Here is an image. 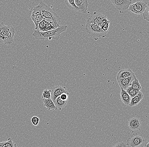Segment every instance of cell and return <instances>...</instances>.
Masks as SVG:
<instances>
[{
	"label": "cell",
	"mask_w": 149,
	"mask_h": 147,
	"mask_svg": "<svg viewBox=\"0 0 149 147\" xmlns=\"http://www.w3.org/2000/svg\"><path fill=\"white\" fill-rule=\"evenodd\" d=\"M67 26L64 25L60 26L59 27L55 29L44 32H40L35 30L32 36L37 40H51L55 39L58 40L59 39L61 33L67 30Z\"/></svg>",
	"instance_id": "cell-1"
},
{
	"label": "cell",
	"mask_w": 149,
	"mask_h": 147,
	"mask_svg": "<svg viewBox=\"0 0 149 147\" xmlns=\"http://www.w3.org/2000/svg\"><path fill=\"white\" fill-rule=\"evenodd\" d=\"M15 31V28L11 26H5L2 22L0 24V42L5 45L13 43Z\"/></svg>",
	"instance_id": "cell-2"
},
{
	"label": "cell",
	"mask_w": 149,
	"mask_h": 147,
	"mask_svg": "<svg viewBox=\"0 0 149 147\" xmlns=\"http://www.w3.org/2000/svg\"><path fill=\"white\" fill-rule=\"evenodd\" d=\"M85 29L87 34L95 40H97L100 38H105L108 33L103 31L99 26L87 23L86 24Z\"/></svg>",
	"instance_id": "cell-3"
},
{
	"label": "cell",
	"mask_w": 149,
	"mask_h": 147,
	"mask_svg": "<svg viewBox=\"0 0 149 147\" xmlns=\"http://www.w3.org/2000/svg\"><path fill=\"white\" fill-rule=\"evenodd\" d=\"M38 5L40 6L42 16L44 19L53 20L60 24L61 20L60 17L50 7L42 2H40Z\"/></svg>",
	"instance_id": "cell-4"
},
{
	"label": "cell",
	"mask_w": 149,
	"mask_h": 147,
	"mask_svg": "<svg viewBox=\"0 0 149 147\" xmlns=\"http://www.w3.org/2000/svg\"><path fill=\"white\" fill-rule=\"evenodd\" d=\"M149 5V1L140 0L130 4L128 10L134 14L141 15Z\"/></svg>",
	"instance_id": "cell-5"
},
{
	"label": "cell",
	"mask_w": 149,
	"mask_h": 147,
	"mask_svg": "<svg viewBox=\"0 0 149 147\" xmlns=\"http://www.w3.org/2000/svg\"><path fill=\"white\" fill-rule=\"evenodd\" d=\"M31 18L35 24V30H37L40 23L44 19L42 16L40 6L38 5L33 8Z\"/></svg>",
	"instance_id": "cell-6"
},
{
	"label": "cell",
	"mask_w": 149,
	"mask_h": 147,
	"mask_svg": "<svg viewBox=\"0 0 149 147\" xmlns=\"http://www.w3.org/2000/svg\"><path fill=\"white\" fill-rule=\"evenodd\" d=\"M111 2L121 14L123 13L125 10H128L132 3V1L130 0H111Z\"/></svg>",
	"instance_id": "cell-7"
},
{
	"label": "cell",
	"mask_w": 149,
	"mask_h": 147,
	"mask_svg": "<svg viewBox=\"0 0 149 147\" xmlns=\"http://www.w3.org/2000/svg\"><path fill=\"white\" fill-rule=\"evenodd\" d=\"M144 141V137L141 135H134L128 138L126 144L127 147H138Z\"/></svg>",
	"instance_id": "cell-8"
},
{
	"label": "cell",
	"mask_w": 149,
	"mask_h": 147,
	"mask_svg": "<svg viewBox=\"0 0 149 147\" xmlns=\"http://www.w3.org/2000/svg\"><path fill=\"white\" fill-rule=\"evenodd\" d=\"M64 93L69 95V93L68 92L66 87L61 85L56 86L51 90V99L54 102L57 98Z\"/></svg>",
	"instance_id": "cell-9"
},
{
	"label": "cell",
	"mask_w": 149,
	"mask_h": 147,
	"mask_svg": "<svg viewBox=\"0 0 149 147\" xmlns=\"http://www.w3.org/2000/svg\"><path fill=\"white\" fill-rule=\"evenodd\" d=\"M107 18V16L101 13H94L93 15L88 16L86 23L88 24L99 26L101 21L104 19Z\"/></svg>",
	"instance_id": "cell-10"
},
{
	"label": "cell",
	"mask_w": 149,
	"mask_h": 147,
	"mask_svg": "<svg viewBox=\"0 0 149 147\" xmlns=\"http://www.w3.org/2000/svg\"><path fill=\"white\" fill-rule=\"evenodd\" d=\"M136 79V77L134 73L132 76L130 77L125 78V79H118L117 80V81L120 88H122L123 90H126L128 87L131 86L132 82Z\"/></svg>",
	"instance_id": "cell-11"
},
{
	"label": "cell",
	"mask_w": 149,
	"mask_h": 147,
	"mask_svg": "<svg viewBox=\"0 0 149 147\" xmlns=\"http://www.w3.org/2000/svg\"><path fill=\"white\" fill-rule=\"evenodd\" d=\"M76 6L79 8V12L86 14L88 5L87 0H75L74 1Z\"/></svg>",
	"instance_id": "cell-12"
},
{
	"label": "cell",
	"mask_w": 149,
	"mask_h": 147,
	"mask_svg": "<svg viewBox=\"0 0 149 147\" xmlns=\"http://www.w3.org/2000/svg\"><path fill=\"white\" fill-rule=\"evenodd\" d=\"M128 126L131 130L134 131L140 130L141 124L139 119L137 118H133L128 121Z\"/></svg>",
	"instance_id": "cell-13"
},
{
	"label": "cell",
	"mask_w": 149,
	"mask_h": 147,
	"mask_svg": "<svg viewBox=\"0 0 149 147\" xmlns=\"http://www.w3.org/2000/svg\"><path fill=\"white\" fill-rule=\"evenodd\" d=\"M53 29H55L51 24L43 19L39 24L38 28L36 30L40 32H44L50 31Z\"/></svg>",
	"instance_id": "cell-14"
},
{
	"label": "cell",
	"mask_w": 149,
	"mask_h": 147,
	"mask_svg": "<svg viewBox=\"0 0 149 147\" xmlns=\"http://www.w3.org/2000/svg\"><path fill=\"white\" fill-rule=\"evenodd\" d=\"M134 73L133 71L130 69L122 70L117 73L116 79H121L128 78L132 76Z\"/></svg>",
	"instance_id": "cell-15"
},
{
	"label": "cell",
	"mask_w": 149,
	"mask_h": 147,
	"mask_svg": "<svg viewBox=\"0 0 149 147\" xmlns=\"http://www.w3.org/2000/svg\"><path fill=\"white\" fill-rule=\"evenodd\" d=\"M144 97V95L142 92L140 91L133 98H131L129 106L131 107H135L138 105L141 101L142 100Z\"/></svg>",
	"instance_id": "cell-16"
},
{
	"label": "cell",
	"mask_w": 149,
	"mask_h": 147,
	"mask_svg": "<svg viewBox=\"0 0 149 147\" xmlns=\"http://www.w3.org/2000/svg\"><path fill=\"white\" fill-rule=\"evenodd\" d=\"M120 97L122 102L125 105H130L131 98L125 90L121 88Z\"/></svg>",
	"instance_id": "cell-17"
},
{
	"label": "cell",
	"mask_w": 149,
	"mask_h": 147,
	"mask_svg": "<svg viewBox=\"0 0 149 147\" xmlns=\"http://www.w3.org/2000/svg\"><path fill=\"white\" fill-rule=\"evenodd\" d=\"M44 106L47 110H56L57 108L54 105V101L51 99H42Z\"/></svg>",
	"instance_id": "cell-18"
},
{
	"label": "cell",
	"mask_w": 149,
	"mask_h": 147,
	"mask_svg": "<svg viewBox=\"0 0 149 147\" xmlns=\"http://www.w3.org/2000/svg\"><path fill=\"white\" fill-rule=\"evenodd\" d=\"M54 102L57 108L58 109L61 110L62 108L65 107V106L67 105L68 101L62 100L61 99L60 96H59L56 99L54 100Z\"/></svg>",
	"instance_id": "cell-19"
},
{
	"label": "cell",
	"mask_w": 149,
	"mask_h": 147,
	"mask_svg": "<svg viewBox=\"0 0 149 147\" xmlns=\"http://www.w3.org/2000/svg\"><path fill=\"white\" fill-rule=\"evenodd\" d=\"M65 2L66 5L70 9L79 12V8L76 6L74 0H66L65 1Z\"/></svg>",
	"instance_id": "cell-20"
},
{
	"label": "cell",
	"mask_w": 149,
	"mask_h": 147,
	"mask_svg": "<svg viewBox=\"0 0 149 147\" xmlns=\"http://www.w3.org/2000/svg\"><path fill=\"white\" fill-rule=\"evenodd\" d=\"M15 144L12 139L9 138L7 141L0 142V147H15Z\"/></svg>",
	"instance_id": "cell-21"
},
{
	"label": "cell",
	"mask_w": 149,
	"mask_h": 147,
	"mask_svg": "<svg viewBox=\"0 0 149 147\" xmlns=\"http://www.w3.org/2000/svg\"><path fill=\"white\" fill-rule=\"evenodd\" d=\"M130 86H131V88H133L134 90H138V91H140L141 89V85L139 81L137 78L132 82Z\"/></svg>",
	"instance_id": "cell-22"
},
{
	"label": "cell",
	"mask_w": 149,
	"mask_h": 147,
	"mask_svg": "<svg viewBox=\"0 0 149 147\" xmlns=\"http://www.w3.org/2000/svg\"><path fill=\"white\" fill-rule=\"evenodd\" d=\"M125 91L128 94V95L130 96L131 98H133L136 95L139 93L140 91L134 90L133 88H131L130 86L128 87Z\"/></svg>",
	"instance_id": "cell-23"
},
{
	"label": "cell",
	"mask_w": 149,
	"mask_h": 147,
	"mask_svg": "<svg viewBox=\"0 0 149 147\" xmlns=\"http://www.w3.org/2000/svg\"><path fill=\"white\" fill-rule=\"evenodd\" d=\"M51 90L45 89L44 90L42 95V99H51Z\"/></svg>",
	"instance_id": "cell-24"
},
{
	"label": "cell",
	"mask_w": 149,
	"mask_h": 147,
	"mask_svg": "<svg viewBox=\"0 0 149 147\" xmlns=\"http://www.w3.org/2000/svg\"><path fill=\"white\" fill-rule=\"evenodd\" d=\"M142 15H143V18L144 20L149 22V5L146 8L145 11L142 14Z\"/></svg>",
	"instance_id": "cell-25"
},
{
	"label": "cell",
	"mask_w": 149,
	"mask_h": 147,
	"mask_svg": "<svg viewBox=\"0 0 149 147\" xmlns=\"http://www.w3.org/2000/svg\"><path fill=\"white\" fill-rule=\"evenodd\" d=\"M31 123L34 126H37L40 122V118L37 116H33L31 119Z\"/></svg>",
	"instance_id": "cell-26"
},
{
	"label": "cell",
	"mask_w": 149,
	"mask_h": 147,
	"mask_svg": "<svg viewBox=\"0 0 149 147\" xmlns=\"http://www.w3.org/2000/svg\"><path fill=\"white\" fill-rule=\"evenodd\" d=\"M110 23V21H109L108 23H107L106 25H104L103 27L101 28L102 31L104 32H107V33H108V31H109V24Z\"/></svg>",
	"instance_id": "cell-27"
},
{
	"label": "cell",
	"mask_w": 149,
	"mask_h": 147,
	"mask_svg": "<svg viewBox=\"0 0 149 147\" xmlns=\"http://www.w3.org/2000/svg\"><path fill=\"white\" fill-rule=\"evenodd\" d=\"M113 147H127L126 144L123 142H118L115 144Z\"/></svg>",
	"instance_id": "cell-28"
},
{
	"label": "cell",
	"mask_w": 149,
	"mask_h": 147,
	"mask_svg": "<svg viewBox=\"0 0 149 147\" xmlns=\"http://www.w3.org/2000/svg\"><path fill=\"white\" fill-rule=\"evenodd\" d=\"M69 95L67 94L64 93L61 95L60 97L61 99L64 101H68V98Z\"/></svg>",
	"instance_id": "cell-29"
},
{
	"label": "cell",
	"mask_w": 149,
	"mask_h": 147,
	"mask_svg": "<svg viewBox=\"0 0 149 147\" xmlns=\"http://www.w3.org/2000/svg\"><path fill=\"white\" fill-rule=\"evenodd\" d=\"M109 21V20H108L107 18H104V19L102 20V21H101V23H100V24L99 26L101 28H102V27H103L104 25H106Z\"/></svg>",
	"instance_id": "cell-30"
},
{
	"label": "cell",
	"mask_w": 149,
	"mask_h": 147,
	"mask_svg": "<svg viewBox=\"0 0 149 147\" xmlns=\"http://www.w3.org/2000/svg\"><path fill=\"white\" fill-rule=\"evenodd\" d=\"M144 147H149V142H147L146 143L145 145H144Z\"/></svg>",
	"instance_id": "cell-31"
},
{
	"label": "cell",
	"mask_w": 149,
	"mask_h": 147,
	"mask_svg": "<svg viewBox=\"0 0 149 147\" xmlns=\"http://www.w3.org/2000/svg\"><path fill=\"white\" fill-rule=\"evenodd\" d=\"M15 147H17V146L16 144L15 143Z\"/></svg>",
	"instance_id": "cell-32"
}]
</instances>
